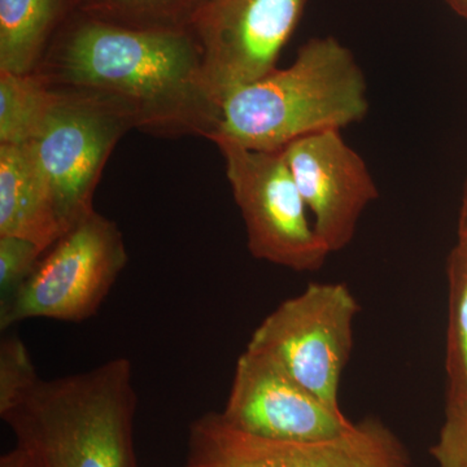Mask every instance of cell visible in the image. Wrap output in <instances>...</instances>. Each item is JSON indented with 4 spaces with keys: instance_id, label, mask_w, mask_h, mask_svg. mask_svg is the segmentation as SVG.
<instances>
[{
    "instance_id": "obj_9",
    "label": "cell",
    "mask_w": 467,
    "mask_h": 467,
    "mask_svg": "<svg viewBox=\"0 0 467 467\" xmlns=\"http://www.w3.org/2000/svg\"><path fill=\"white\" fill-rule=\"evenodd\" d=\"M186 467H411L386 427L368 420L335 438L272 441L241 431L217 411L193 420Z\"/></svg>"
},
{
    "instance_id": "obj_12",
    "label": "cell",
    "mask_w": 467,
    "mask_h": 467,
    "mask_svg": "<svg viewBox=\"0 0 467 467\" xmlns=\"http://www.w3.org/2000/svg\"><path fill=\"white\" fill-rule=\"evenodd\" d=\"M67 232L30 143L0 144V235L26 239L47 252Z\"/></svg>"
},
{
    "instance_id": "obj_15",
    "label": "cell",
    "mask_w": 467,
    "mask_h": 467,
    "mask_svg": "<svg viewBox=\"0 0 467 467\" xmlns=\"http://www.w3.org/2000/svg\"><path fill=\"white\" fill-rule=\"evenodd\" d=\"M205 0H82L79 14L131 29H190Z\"/></svg>"
},
{
    "instance_id": "obj_4",
    "label": "cell",
    "mask_w": 467,
    "mask_h": 467,
    "mask_svg": "<svg viewBox=\"0 0 467 467\" xmlns=\"http://www.w3.org/2000/svg\"><path fill=\"white\" fill-rule=\"evenodd\" d=\"M358 301L344 284H310L252 334L248 350L264 356L335 410L353 347Z\"/></svg>"
},
{
    "instance_id": "obj_22",
    "label": "cell",
    "mask_w": 467,
    "mask_h": 467,
    "mask_svg": "<svg viewBox=\"0 0 467 467\" xmlns=\"http://www.w3.org/2000/svg\"><path fill=\"white\" fill-rule=\"evenodd\" d=\"M454 11L459 12L462 16L467 17V0H447Z\"/></svg>"
},
{
    "instance_id": "obj_18",
    "label": "cell",
    "mask_w": 467,
    "mask_h": 467,
    "mask_svg": "<svg viewBox=\"0 0 467 467\" xmlns=\"http://www.w3.org/2000/svg\"><path fill=\"white\" fill-rule=\"evenodd\" d=\"M43 254L36 243L0 235V306L7 304L33 275Z\"/></svg>"
},
{
    "instance_id": "obj_8",
    "label": "cell",
    "mask_w": 467,
    "mask_h": 467,
    "mask_svg": "<svg viewBox=\"0 0 467 467\" xmlns=\"http://www.w3.org/2000/svg\"><path fill=\"white\" fill-rule=\"evenodd\" d=\"M309 0H205L192 30L218 106L276 69Z\"/></svg>"
},
{
    "instance_id": "obj_21",
    "label": "cell",
    "mask_w": 467,
    "mask_h": 467,
    "mask_svg": "<svg viewBox=\"0 0 467 467\" xmlns=\"http://www.w3.org/2000/svg\"><path fill=\"white\" fill-rule=\"evenodd\" d=\"M460 238L467 241V187L463 195L462 208H461Z\"/></svg>"
},
{
    "instance_id": "obj_3",
    "label": "cell",
    "mask_w": 467,
    "mask_h": 467,
    "mask_svg": "<svg viewBox=\"0 0 467 467\" xmlns=\"http://www.w3.org/2000/svg\"><path fill=\"white\" fill-rule=\"evenodd\" d=\"M368 84L355 55L334 36L301 46L285 69L234 91L221 106L218 131L245 149L276 152L322 131L361 122Z\"/></svg>"
},
{
    "instance_id": "obj_1",
    "label": "cell",
    "mask_w": 467,
    "mask_h": 467,
    "mask_svg": "<svg viewBox=\"0 0 467 467\" xmlns=\"http://www.w3.org/2000/svg\"><path fill=\"white\" fill-rule=\"evenodd\" d=\"M36 73L57 88L116 101L143 133L211 140L220 126L221 107L190 29H131L77 12Z\"/></svg>"
},
{
    "instance_id": "obj_19",
    "label": "cell",
    "mask_w": 467,
    "mask_h": 467,
    "mask_svg": "<svg viewBox=\"0 0 467 467\" xmlns=\"http://www.w3.org/2000/svg\"><path fill=\"white\" fill-rule=\"evenodd\" d=\"M434 454L441 467H467V400L448 401L447 420Z\"/></svg>"
},
{
    "instance_id": "obj_11",
    "label": "cell",
    "mask_w": 467,
    "mask_h": 467,
    "mask_svg": "<svg viewBox=\"0 0 467 467\" xmlns=\"http://www.w3.org/2000/svg\"><path fill=\"white\" fill-rule=\"evenodd\" d=\"M221 414L235 429L272 441H322L353 426L342 410L327 407L281 368L248 349L236 361Z\"/></svg>"
},
{
    "instance_id": "obj_5",
    "label": "cell",
    "mask_w": 467,
    "mask_h": 467,
    "mask_svg": "<svg viewBox=\"0 0 467 467\" xmlns=\"http://www.w3.org/2000/svg\"><path fill=\"white\" fill-rule=\"evenodd\" d=\"M128 261L121 230L92 212L52 245L23 287L0 306V328L34 318L88 321L97 315Z\"/></svg>"
},
{
    "instance_id": "obj_16",
    "label": "cell",
    "mask_w": 467,
    "mask_h": 467,
    "mask_svg": "<svg viewBox=\"0 0 467 467\" xmlns=\"http://www.w3.org/2000/svg\"><path fill=\"white\" fill-rule=\"evenodd\" d=\"M450 321L447 358L448 401L467 400V241L459 239L448 260Z\"/></svg>"
},
{
    "instance_id": "obj_17",
    "label": "cell",
    "mask_w": 467,
    "mask_h": 467,
    "mask_svg": "<svg viewBox=\"0 0 467 467\" xmlns=\"http://www.w3.org/2000/svg\"><path fill=\"white\" fill-rule=\"evenodd\" d=\"M26 344L17 335H7L0 343V416L11 410L38 384Z\"/></svg>"
},
{
    "instance_id": "obj_7",
    "label": "cell",
    "mask_w": 467,
    "mask_h": 467,
    "mask_svg": "<svg viewBox=\"0 0 467 467\" xmlns=\"http://www.w3.org/2000/svg\"><path fill=\"white\" fill-rule=\"evenodd\" d=\"M57 88V104L30 146L51 184L61 220L70 230L95 212L92 201L104 167L119 140L135 125L128 110L112 99Z\"/></svg>"
},
{
    "instance_id": "obj_20",
    "label": "cell",
    "mask_w": 467,
    "mask_h": 467,
    "mask_svg": "<svg viewBox=\"0 0 467 467\" xmlns=\"http://www.w3.org/2000/svg\"><path fill=\"white\" fill-rule=\"evenodd\" d=\"M0 467H30L23 451L15 448L0 459Z\"/></svg>"
},
{
    "instance_id": "obj_10",
    "label": "cell",
    "mask_w": 467,
    "mask_h": 467,
    "mask_svg": "<svg viewBox=\"0 0 467 467\" xmlns=\"http://www.w3.org/2000/svg\"><path fill=\"white\" fill-rule=\"evenodd\" d=\"M282 153L319 238L331 254L344 250L355 238L362 214L379 199L367 162L340 130L301 138Z\"/></svg>"
},
{
    "instance_id": "obj_2",
    "label": "cell",
    "mask_w": 467,
    "mask_h": 467,
    "mask_svg": "<svg viewBox=\"0 0 467 467\" xmlns=\"http://www.w3.org/2000/svg\"><path fill=\"white\" fill-rule=\"evenodd\" d=\"M133 365L117 358L90 370L39 380L0 416L30 467H138Z\"/></svg>"
},
{
    "instance_id": "obj_6",
    "label": "cell",
    "mask_w": 467,
    "mask_h": 467,
    "mask_svg": "<svg viewBox=\"0 0 467 467\" xmlns=\"http://www.w3.org/2000/svg\"><path fill=\"white\" fill-rule=\"evenodd\" d=\"M241 211L252 256L290 269L317 272L331 252L319 238L282 150L266 152L213 138Z\"/></svg>"
},
{
    "instance_id": "obj_23",
    "label": "cell",
    "mask_w": 467,
    "mask_h": 467,
    "mask_svg": "<svg viewBox=\"0 0 467 467\" xmlns=\"http://www.w3.org/2000/svg\"><path fill=\"white\" fill-rule=\"evenodd\" d=\"M461 401H462V400H461Z\"/></svg>"
},
{
    "instance_id": "obj_13",
    "label": "cell",
    "mask_w": 467,
    "mask_h": 467,
    "mask_svg": "<svg viewBox=\"0 0 467 467\" xmlns=\"http://www.w3.org/2000/svg\"><path fill=\"white\" fill-rule=\"evenodd\" d=\"M82 0H0V72H36Z\"/></svg>"
},
{
    "instance_id": "obj_14",
    "label": "cell",
    "mask_w": 467,
    "mask_h": 467,
    "mask_svg": "<svg viewBox=\"0 0 467 467\" xmlns=\"http://www.w3.org/2000/svg\"><path fill=\"white\" fill-rule=\"evenodd\" d=\"M58 88L38 73L0 72V144L30 143L41 134Z\"/></svg>"
}]
</instances>
